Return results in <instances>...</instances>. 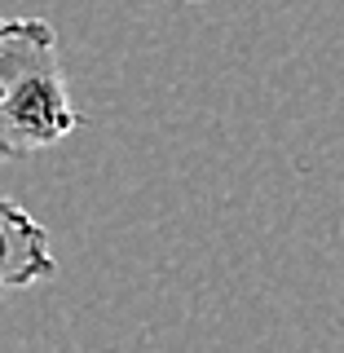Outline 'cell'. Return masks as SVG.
I'll return each mask as SVG.
<instances>
[{
	"instance_id": "1",
	"label": "cell",
	"mask_w": 344,
	"mask_h": 353,
	"mask_svg": "<svg viewBox=\"0 0 344 353\" xmlns=\"http://www.w3.org/2000/svg\"><path fill=\"white\" fill-rule=\"evenodd\" d=\"M80 115L66 93L58 31L44 18H0V159H27L71 137Z\"/></svg>"
},
{
	"instance_id": "2",
	"label": "cell",
	"mask_w": 344,
	"mask_h": 353,
	"mask_svg": "<svg viewBox=\"0 0 344 353\" xmlns=\"http://www.w3.org/2000/svg\"><path fill=\"white\" fill-rule=\"evenodd\" d=\"M58 261H53L49 234L22 203L0 194V292L9 287H36L40 279H53Z\"/></svg>"
}]
</instances>
